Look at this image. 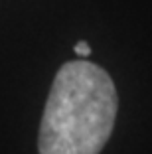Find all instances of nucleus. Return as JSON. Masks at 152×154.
<instances>
[{"instance_id":"1","label":"nucleus","mask_w":152,"mask_h":154,"mask_svg":"<svg viewBox=\"0 0 152 154\" xmlns=\"http://www.w3.org/2000/svg\"><path fill=\"white\" fill-rule=\"evenodd\" d=\"M116 89L105 69L91 61L61 65L42 117L40 154H99L116 117Z\"/></svg>"},{"instance_id":"2","label":"nucleus","mask_w":152,"mask_h":154,"mask_svg":"<svg viewBox=\"0 0 152 154\" xmlns=\"http://www.w3.org/2000/svg\"><path fill=\"white\" fill-rule=\"evenodd\" d=\"M75 54L79 55V57H87V55H91V48L87 42H77L75 44Z\"/></svg>"}]
</instances>
